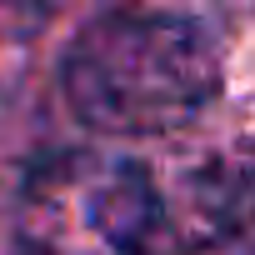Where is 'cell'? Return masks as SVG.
<instances>
[{"label":"cell","instance_id":"7a4b0ae2","mask_svg":"<svg viewBox=\"0 0 255 255\" xmlns=\"http://www.w3.org/2000/svg\"><path fill=\"white\" fill-rule=\"evenodd\" d=\"M25 230L45 255H160L155 165L65 155L35 175Z\"/></svg>","mask_w":255,"mask_h":255},{"label":"cell","instance_id":"6da1fadb","mask_svg":"<svg viewBox=\"0 0 255 255\" xmlns=\"http://www.w3.org/2000/svg\"><path fill=\"white\" fill-rule=\"evenodd\" d=\"M65 100L105 135H160L195 120L220 90L215 40L185 15L115 10L65 50Z\"/></svg>","mask_w":255,"mask_h":255}]
</instances>
